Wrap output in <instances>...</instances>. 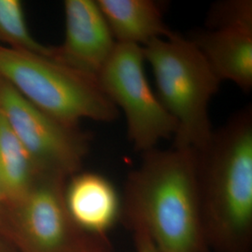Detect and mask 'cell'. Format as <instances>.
Segmentation results:
<instances>
[{"label": "cell", "mask_w": 252, "mask_h": 252, "mask_svg": "<svg viewBox=\"0 0 252 252\" xmlns=\"http://www.w3.org/2000/svg\"><path fill=\"white\" fill-rule=\"evenodd\" d=\"M0 112L40 174L63 178L79 169L88 150L86 136L47 115L1 78Z\"/></svg>", "instance_id": "8992f818"}, {"label": "cell", "mask_w": 252, "mask_h": 252, "mask_svg": "<svg viewBox=\"0 0 252 252\" xmlns=\"http://www.w3.org/2000/svg\"><path fill=\"white\" fill-rule=\"evenodd\" d=\"M220 81L234 83L245 93L252 88V27L205 29L191 35Z\"/></svg>", "instance_id": "30bf717a"}, {"label": "cell", "mask_w": 252, "mask_h": 252, "mask_svg": "<svg viewBox=\"0 0 252 252\" xmlns=\"http://www.w3.org/2000/svg\"><path fill=\"white\" fill-rule=\"evenodd\" d=\"M0 40L13 50L54 58L55 48L39 43L32 36L19 0H0Z\"/></svg>", "instance_id": "4fadbf2b"}, {"label": "cell", "mask_w": 252, "mask_h": 252, "mask_svg": "<svg viewBox=\"0 0 252 252\" xmlns=\"http://www.w3.org/2000/svg\"><path fill=\"white\" fill-rule=\"evenodd\" d=\"M207 29L220 27H252L251 0H224L213 4L208 12Z\"/></svg>", "instance_id": "5bb4252c"}, {"label": "cell", "mask_w": 252, "mask_h": 252, "mask_svg": "<svg viewBox=\"0 0 252 252\" xmlns=\"http://www.w3.org/2000/svg\"><path fill=\"white\" fill-rule=\"evenodd\" d=\"M117 43L145 47L172 36L164 22L163 5L154 0H96Z\"/></svg>", "instance_id": "8fae6325"}, {"label": "cell", "mask_w": 252, "mask_h": 252, "mask_svg": "<svg viewBox=\"0 0 252 252\" xmlns=\"http://www.w3.org/2000/svg\"><path fill=\"white\" fill-rule=\"evenodd\" d=\"M194 153L208 252H252V107L237 111Z\"/></svg>", "instance_id": "7a4b0ae2"}, {"label": "cell", "mask_w": 252, "mask_h": 252, "mask_svg": "<svg viewBox=\"0 0 252 252\" xmlns=\"http://www.w3.org/2000/svg\"><path fill=\"white\" fill-rule=\"evenodd\" d=\"M143 48L117 43L98 81L104 92L126 117L127 137L136 152L157 148L177 132L175 119L163 108L145 72Z\"/></svg>", "instance_id": "5b68a950"}, {"label": "cell", "mask_w": 252, "mask_h": 252, "mask_svg": "<svg viewBox=\"0 0 252 252\" xmlns=\"http://www.w3.org/2000/svg\"><path fill=\"white\" fill-rule=\"evenodd\" d=\"M134 242L136 252H161L153 241L142 232L134 231Z\"/></svg>", "instance_id": "2e32d148"}, {"label": "cell", "mask_w": 252, "mask_h": 252, "mask_svg": "<svg viewBox=\"0 0 252 252\" xmlns=\"http://www.w3.org/2000/svg\"><path fill=\"white\" fill-rule=\"evenodd\" d=\"M0 78L47 115L69 127L81 120H117L120 111L97 77L75 70L54 57L0 45Z\"/></svg>", "instance_id": "277c9868"}, {"label": "cell", "mask_w": 252, "mask_h": 252, "mask_svg": "<svg viewBox=\"0 0 252 252\" xmlns=\"http://www.w3.org/2000/svg\"><path fill=\"white\" fill-rule=\"evenodd\" d=\"M2 204V200H1V196H0V205Z\"/></svg>", "instance_id": "e0dca14e"}, {"label": "cell", "mask_w": 252, "mask_h": 252, "mask_svg": "<svg viewBox=\"0 0 252 252\" xmlns=\"http://www.w3.org/2000/svg\"><path fill=\"white\" fill-rule=\"evenodd\" d=\"M67 252H112L106 236L90 235L88 239H80Z\"/></svg>", "instance_id": "9a60e30c"}, {"label": "cell", "mask_w": 252, "mask_h": 252, "mask_svg": "<svg viewBox=\"0 0 252 252\" xmlns=\"http://www.w3.org/2000/svg\"><path fill=\"white\" fill-rule=\"evenodd\" d=\"M63 202L73 224L90 235L106 236L121 220V196L114 185L100 174L73 175L63 189Z\"/></svg>", "instance_id": "9c48e42d"}, {"label": "cell", "mask_w": 252, "mask_h": 252, "mask_svg": "<svg viewBox=\"0 0 252 252\" xmlns=\"http://www.w3.org/2000/svg\"><path fill=\"white\" fill-rule=\"evenodd\" d=\"M121 220L144 233L161 252H208L191 149L155 148L127 177Z\"/></svg>", "instance_id": "6da1fadb"}, {"label": "cell", "mask_w": 252, "mask_h": 252, "mask_svg": "<svg viewBox=\"0 0 252 252\" xmlns=\"http://www.w3.org/2000/svg\"><path fill=\"white\" fill-rule=\"evenodd\" d=\"M62 180L41 174L15 206L19 225L33 252H67L81 239L75 236L77 228L65 209Z\"/></svg>", "instance_id": "52a82bcc"}, {"label": "cell", "mask_w": 252, "mask_h": 252, "mask_svg": "<svg viewBox=\"0 0 252 252\" xmlns=\"http://www.w3.org/2000/svg\"><path fill=\"white\" fill-rule=\"evenodd\" d=\"M64 40L54 58L75 70L98 78L117 42L94 0H65Z\"/></svg>", "instance_id": "ba28073f"}, {"label": "cell", "mask_w": 252, "mask_h": 252, "mask_svg": "<svg viewBox=\"0 0 252 252\" xmlns=\"http://www.w3.org/2000/svg\"><path fill=\"white\" fill-rule=\"evenodd\" d=\"M143 54L156 94L177 123L173 147L201 150L214 131L208 109L221 81L194 42L176 32L154 39L143 47Z\"/></svg>", "instance_id": "3957f363"}, {"label": "cell", "mask_w": 252, "mask_h": 252, "mask_svg": "<svg viewBox=\"0 0 252 252\" xmlns=\"http://www.w3.org/2000/svg\"><path fill=\"white\" fill-rule=\"evenodd\" d=\"M41 174L0 112V196L16 206Z\"/></svg>", "instance_id": "7c38bea8"}]
</instances>
